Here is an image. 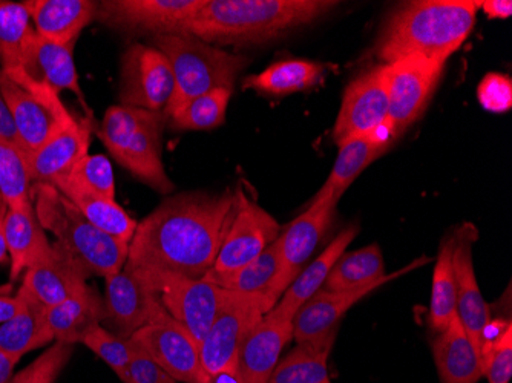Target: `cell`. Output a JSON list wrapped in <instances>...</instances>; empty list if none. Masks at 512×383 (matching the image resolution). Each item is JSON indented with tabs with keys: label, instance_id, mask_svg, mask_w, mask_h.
<instances>
[{
	"label": "cell",
	"instance_id": "f35d334b",
	"mask_svg": "<svg viewBox=\"0 0 512 383\" xmlns=\"http://www.w3.org/2000/svg\"><path fill=\"white\" fill-rule=\"evenodd\" d=\"M30 175L25 157L13 146L0 140V194L8 207L33 204Z\"/></svg>",
	"mask_w": 512,
	"mask_h": 383
},
{
	"label": "cell",
	"instance_id": "9a60e30c",
	"mask_svg": "<svg viewBox=\"0 0 512 383\" xmlns=\"http://www.w3.org/2000/svg\"><path fill=\"white\" fill-rule=\"evenodd\" d=\"M428 262V258L417 259L411 262L410 266L391 273L388 278L375 284L367 285L362 289L352 290V292H327L319 290L306 304L299 308L295 318H293V338L296 344H324V342H335L336 328L339 321L344 318L356 302L361 301L365 296L375 292L376 289L394 281L399 276L407 275L411 270L419 269Z\"/></svg>",
	"mask_w": 512,
	"mask_h": 383
},
{
	"label": "cell",
	"instance_id": "bcb514c9",
	"mask_svg": "<svg viewBox=\"0 0 512 383\" xmlns=\"http://www.w3.org/2000/svg\"><path fill=\"white\" fill-rule=\"evenodd\" d=\"M0 140L5 141L7 145L16 148L23 155L22 145H20L19 134H17L16 125H14L13 115L5 103L4 97L0 94Z\"/></svg>",
	"mask_w": 512,
	"mask_h": 383
},
{
	"label": "cell",
	"instance_id": "ac0fdd59",
	"mask_svg": "<svg viewBox=\"0 0 512 383\" xmlns=\"http://www.w3.org/2000/svg\"><path fill=\"white\" fill-rule=\"evenodd\" d=\"M336 206L338 201L333 197L332 190L322 186L309 209L295 218L279 235V252L283 262L281 285L284 292L302 272L307 259L312 256L322 236L329 230Z\"/></svg>",
	"mask_w": 512,
	"mask_h": 383
},
{
	"label": "cell",
	"instance_id": "8d00e7d4",
	"mask_svg": "<svg viewBox=\"0 0 512 383\" xmlns=\"http://www.w3.org/2000/svg\"><path fill=\"white\" fill-rule=\"evenodd\" d=\"M333 342L298 344L279 361L267 383H322L329 379L327 361Z\"/></svg>",
	"mask_w": 512,
	"mask_h": 383
},
{
	"label": "cell",
	"instance_id": "f1b7e54d",
	"mask_svg": "<svg viewBox=\"0 0 512 383\" xmlns=\"http://www.w3.org/2000/svg\"><path fill=\"white\" fill-rule=\"evenodd\" d=\"M394 134L388 122L370 134L348 138L339 145V154L329 180L324 186L332 190L336 201L341 200L345 190L362 174L368 164L373 163L393 141Z\"/></svg>",
	"mask_w": 512,
	"mask_h": 383
},
{
	"label": "cell",
	"instance_id": "5bb4252c",
	"mask_svg": "<svg viewBox=\"0 0 512 383\" xmlns=\"http://www.w3.org/2000/svg\"><path fill=\"white\" fill-rule=\"evenodd\" d=\"M388 108L387 65H379L365 71L345 88L333 129L336 145L381 128L387 123Z\"/></svg>",
	"mask_w": 512,
	"mask_h": 383
},
{
	"label": "cell",
	"instance_id": "44dd1931",
	"mask_svg": "<svg viewBox=\"0 0 512 383\" xmlns=\"http://www.w3.org/2000/svg\"><path fill=\"white\" fill-rule=\"evenodd\" d=\"M92 120L77 118L46 141L27 160L31 184H51L68 174L71 167L88 155L91 145Z\"/></svg>",
	"mask_w": 512,
	"mask_h": 383
},
{
	"label": "cell",
	"instance_id": "cb8c5ba5",
	"mask_svg": "<svg viewBox=\"0 0 512 383\" xmlns=\"http://www.w3.org/2000/svg\"><path fill=\"white\" fill-rule=\"evenodd\" d=\"M23 5L40 37L74 46L80 33L97 19L99 8L94 0H27Z\"/></svg>",
	"mask_w": 512,
	"mask_h": 383
},
{
	"label": "cell",
	"instance_id": "681fc988",
	"mask_svg": "<svg viewBox=\"0 0 512 383\" xmlns=\"http://www.w3.org/2000/svg\"><path fill=\"white\" fill-rule=\"evenodd\" d=\"M8 204L0 194V264L7 261V238H5V217H7Z\"/></svg>",
	"mask_w": 512,
	"mask_h": 383
},
{
	"label": "cell",
	"instance_id": "60d3db41",
	"mask_svg": "<svg viewBox=\"0 0 512 383\" xmlns=\"http://www.w3.org/2000/svg\"><path fill=\"white\" fill-rule=\"evenodd\" d=\"M57 180L66 181L97 197L115 200L114 171L111 161L105 155H86L71 167L68 174Z\"/></svg>",
	"mask_w": 512,
	"mask_h": 383
},
{
	"label": "cell",
	"instance_id": "603a6c76",
	"mask_svg": "<svg viewBox=\"0 0 512 383\" xmlns=\"http://www.w3.org/2000/svg\"><path fill=\"white\" fill-rule=\"evenodd\" d=\"M293 339L292 322L264 315L247 334L238 356V373L243 383H267L283 348Z\"/></svg>",
	"mask_w": 512,
	"mask_h": 383
},
{
	"label": "cell",
	"instance_id": "d6986e66",
	"mask_svg": "<svg viewBox=\"0 0 512 383\" xmlns=\"http://www.w3.org/2000/svg\"><path fill=\"white\" fill-rule=\"evenodd\" d=\"M454 273H456V316L477 350L482 351L483 334L491 322L490 305L486 304L477 284L473 266L476 230L468 226L456 232ZM482 354V353H480Z\"/></svg>",
	"mask_w": 512,
	"mask_h": 383
},
{
	"label": "cell",
	"instance_id": "836d02e7",
	"mask_svg": "<svg viewBox=\"0 0 512 383\" xmlns=\"http://www.w3.org/2000/svg\"><path fill=\"white\" fill-rule=\"evenodd\" d=\"M53 186L59 189L83 213V217L92 226H96L97 229L108 233L120 243L129 246L138 223H135L126 210L115 203V200L89 194L86 190L79 189L63 180L54 181Z\"/></svg>",
	"mask_w": 512,
	"mask_h": 383
},
{
	"label": "cell",
	"instance_id": "f6af8a7d",
	"mask_svg": "<svg viewBox=\"0 0 512 383\" xmlns=\"http://www.w3.org/2000/svg\"><path fill=\"white\" fill-rule=\"evenodd\" d=\"M128 383H177V380L172 379L137 345L129 364Z\"/></svg>",
	"mask_w": 512,
	"mask_h": 383
},
{
	"label": "cell",
	"instance_id": "4fadbf2b",
	"mask_svg": "<svg viewBox=\"0 0 512 383\" xmlns=\"http://www.w3.org/2000/svg\"><path fill=\"white\" fill-rule=\"evenodd\" d=\"M281 235V226L267 210L249 200L238 190V204L234 218L224 236L214 267L207 276L234 272L255 259Z\"/></svg>",
	"mask_w": 512,
	"mask_h": 383
},
{
	"label": "cell",
	"instance_id": "7dc6e473",
	"mask_svg": "<svg viewBox=\"0 0 512 383\" xmlns=\"http://www.w3.org/2000/svg\"><path fill=\"white\" fill-rule=\"evenodd\" d=\"M477 8H482L490 19H509L512 16L511 0H480Z\"/></svg>",
	"mask_w": 512,
	"mask_h": 383
},
{
	"label": "cell",
	"instance_id": "d4e9b609",
	"mask_svg": "<svg viewBox=\"0 0 512 383\" xmlns=\"http://www.w3.org/2000/svg\"><path fill=\"white\" fill-rule=\"evenodd\" d=\"M281 270H283V262L279 252V241L276 239L275 243L270 244L255 259L247 262L246 266L234 272L207 276L203 279L227 292L244 293V295L261 298L266 302L269 310H272L284 295Z\"/></svg>",
	"mask_w": 512,
	"mask_h": 383
},
{
	"label": "cell",
	"instance_id": "4dcf8cb0",
	"mask_svg": "<svg viewBox=\"0 0 512 383\" xmlns=\"http://www.w3.org/2000/svg\"><path fill=\"white\" fill-rule=\"evenodd\" d=\"M106 318L105 299L100 298L89 285L83 292L69 296L60 304L46 307V321L54 341L63 344H80L83 334Z\"/></svg>",
	"mask_w": 512,
	"mask_h": 383
},
{
	"label": "cell",
	"instance_id": "4316f807",
	"mask_svg": "<svg viewBox=\"0 0 512 383\" xmlns=\"http://www.w3.org/2000/svg\"><path fill=\"white\" fill-rule=\"evenodd\" d=\"M5 238L10 255V279L17 281L37 262L50 255L53 244L40 226L33 204L8 207L5 217Z\"/></svg>",
	"mask_w": 512,
	"mask_h": 383
},
{
	"label": "cell",
	"instance_id": "7bdbcfd3",
	"mask_svg": "<svg viewBox=\"0 0 512 383\" xmlns=\"http://www.w3.org/2000/svg\"><path fill=\"white\" fill-rule=\"evenodd\" d=\"M483 376L488 383H509L512 376V325L483 350Z\"/></svg>",
	"mask_w": 512,
	"mask_h": 383
},
{
	"label": "cell",
	"instance_id": "e575fe53",
	"mask_svg": "<svg viewBox=\"0 0 512 383\" xmlns=\"http://www.w3.org/2000/svg\"><path fill=\"white\" fill-rule=\"evenodd\" d=\"M388 278L384 258L378 244L362 247L356 252H345L325 279L322 290L352 292Z\"/></svg>",
	"mask_w": 512,
	"mask_h": 383
},
{
	"label": "cell",
	"instance_id": "7a4b0ae2",
	"mask_svg": "<svg viewBox=\"0 0 512 383\" xmlns=\"http://www.w3.org/2000/svg\"><path fill=\"white\" fill-rule=\"evenodd\" d=\"M336 5L330 0H204L184 34L214 46L272 42Z\"/></svg>",
	"mask_w": 512,
	"mask_h": 383
},
{
	"label": "cell",
	"instance_id": "7c38bea8",
	"mask_svg": "<svg viewBox=\"0 0 512 383\" xmlns=\"http://www.w3.org/2000/svg\"><path fill=\"white\" fill-rule=\"evenodd\" d=\"M175 92L174 73L154 45L134 43L123 54L120 103L165 114Z\"/></svg>",
	"mask_w": 512,
	"mask_h": 383
},
{
	"label": "cell",
	"instance_id": "83f0119b",
	"mask_svg": "<svg viewBox=\"0 0 512 383\" xmlns=\"http://www.w3.org/2000/svg\"><path fill=\"white\" fill-rule=\"evenodd\" d=\"M433 356L440 383H477L483 376L482 354L457 316L444 331L437 333Z\"/></svg>",
	"mask_w": 512,
	"mask_h": 383
},
{
	"label": "cell",
	"instance_id": "8fae6325",
	"mask_svg": "<svg viewBox=\"0 0 512 383\" xmlns=\"http://www.w3.org/2000/svg\"><path fill=\"white\" fill-rule=\"evenodd\" d=\"M204 0H103L97 19L125 33L184 34Z\"/></svg>",
	"mask_w": 512,
	"mask_h": 383
},
{
	"label": "cell",
	"instance_id": "5b68a950",
	"mask_svg": "<svg viewBox=\"0 0 512 383\" xmlns=\"http://www.w3.org/2000/svg\"><path fill=\"white\" fill-rule=\"evenodd\" d=\"M165 122V114L160 112L114 105L105 112L97 129V137L111 157L160 194H169L174 189L161 158Z\"/></svg>",
	"mask_w": 512,
	"mask_h": 383
},
{
	"label": "cell",
	"instance_id": "8992f818",
	"mask_svg": "<svg viewBox=\"0 0 512 383\" xmlns=\"http://www.w3.org/2000/svg\"><path fill=\"white\" fill-rule=\"evenodd\" d=\"M155 48L168 57L174 73L175 92L165 111L169 118L206 92L232 89L249 59L227 53L191 34H168L152 39Z\"/></svg>",
	"mask_w": 512,
	"mask_h": 383
},
{
	"label": "cell",
	"instance_id": "6da1fadb",
	"mask_svg": "<svg viewBox=\"0 0 512 383\" xmlns=\"http://www.w3.org/2000/svg\"><path fill=\"white\" fill-rule=\"evenodd\" d=\"M237 204L238 190L168 198L137 224L126 266L203 279L214 267Z\"/></svg>",
	"mask_w": 512,
	"mask_h": 383
},
{
	"label": "cell",
	"instance_id": "3957f363",
	"mask_svg": "<svg viewBox=\"0 0 512 383\" xmlns=\"http://www.w3.org/2000/svg\"><path fill=\"white\" fill-rule=\"evenodd\" d=\"M473 0H416L396 8L376 42L382 65L407 56H424L445 63L476 25Z\"/></svg>",
	"mask_w": 512,
	"mask_h": 383
},
{
	"label": "cell",
	"instance_id": "30bf717a",
	"mask_svg": "<svg viewBox=\"0 0 512 383\" xmlns=\"http://www.w3.org/2000/svg\"><path fill=\"white\" fill-rule=\"evenodd\" d=\"M445 63L424 56H407L388 63V125L394 137L421 118L439 85Z\"/></svg>",
	"mask_w": 512,
	"mask_h": 383
},
{
	"label": "cell",
	"instance_id": "c3c4849f",
	"mask_svg": "<svg viewBox=\"0 0 512 383\" xmlns=\"http://www.w3.org/2000/svg\"><path fill=\"white\" fill-rule=\"evenodd\" d=\"M22 305V293L17 290L16 295L0 293V325L13 319L19 313Z\"/></svg>",
	"mask_w": 512,
	"mask_h": 383
},
{
	"label": "cell",
	"instance_id": "9c48e42d",
	"mask_svg": "<svg viewBox=\"0 0 512 383\" xmlns=\"http://www.w3.org/2000/svg\"><path fill=\"white\" fill-rule=\"evenodd\" d=\"M269 311L261 298L226 290L217 316L200 345L201 365L207 377L238 367V356L247 334Z\"/></svg>",
	"mask_w": 512,
	"mask_h": 383
},
{
	"label": "cell",
	"instance_id": "ba28073f",
	"mask_svg": "<svg viewBox=\"0 0 512 383\" xmlns=\"http://www.w3.org/2000/svg\"><path fill=\"white\" fill-rule=\"evenodd\" d=\"M135 270L151 285L166 313L201 345L217 316L226 290L204 279L188 278L177 273Z\"/></svg>",
	"mask_w": 512,
	"mask_h": 383
},
{
	"label": "cell",
	"instance_id": "d6a6232c",
	"mask_svg": "<svg viewBox=\"0 0 512 383\" xmlns=\"http://www.w3.org/2000/svg\"><path fill=\"white\" fill-rule=\"evenodd\" d=\"M324 77L325 66L322 63L306 59L281 60L264 69L263 73L246 77L243 88L284 97L315 88Z\"/></svg>",
	"mask_w": 512,
	"mask_h": 383
},
{
	"label": "cell",
	"instance_id": "52a82bcc",
	"mask_svg": "<svg viewBox=\"0 0 512 383\" xmlns=\"http://www.w3.org/2000/svg\"><path fill=\"white\" fill-rule=\"evenodd\" d=\"M0 94L13 115L25 161L74 120L59 92L46 83H16L0 71Z\"/></svg>",
	"mask_w": 512,
	"mask_h": 383
},
{
	"label": "cell",
	"instance_id": "e0dca14e",
	"mask_svg": "<svg viewBox=\"0 0 512 383\" xmlns=\"http://www.w3.org/2000/svg\"><path fill=\"white\" fill-rule=\"evenodd\" d=\"M105 281L106 313L122 338H132L146 325L171 318L161 307L151 285L132 267H123Z\"/></svg>",
	"mask_w": 512,
	"mask_h": 383
},
{
	"label": "cell",
	"instance_id": "1f68e13d",
	"mask_svg": "<svg viewBox=\"0 0 512 383\" xmlns=\"http://www.w3.org/2000/svg\"><path fill=\"white\" fill-rule=\"evenodd\" d=\"M36 30L25 5L0 0V71L14 82L31 79L23 71L25 53Z\"/></svg>",
	"mask_w": 512,
	"mask_h": 383
},
{
	"label": "cell",
	"instance_id": "ee69618b",
	"mask_svg": "<svg viewBox=\"0 0 512 383\" xmlns=\"http://www.w3.org/2000/svg\"><path fill=\"white\" fill-rule=\"evenodd\" d=\"M477 99L486 111H509L512 105V83L508 76L503 74H488L477 88Z\"/></svg>",
	"mask_w": 512,
	"mask_h": 383
},
{
	"label": "cell",
	"instance_id": "2e32d148",
	"mask_svg": "<svg viewBox=\"0 0 512 383\" xmlns=\"http://www.w3.org/2000/svg\"><path fill=\"white\" fill-rule=\"evenodd\" d=\"M131 339L177 382H209L201 365L200 345L174 319L152 322Z\"/></svg>",
	"mask_w": 512,
	"mask_h": 383
},
{
	"label": "cell",
	"instance_id": "ffe728a7",
	"mask_svg": "<svg viewBox=\"0 0 512 383\" xmlns=\"http://www.w3.org/2000/svg\"><path fill=\"white\" fill-rule=\"evenodd\" d=\"M88 269L59 243L50 255L23 273V287L45 307H53L88 287Z\"/></svg>",
	"mask_w": 512,
	"mask_h": 383
},
{
	"label": "cell",
	"instance_id": "f5cc1de1",
	"mask_svg": "<svg viewBox=\"0 0 512 383\" xmlns=\"http://www.w3.org/2000/svg\"><path fill=\"white\" fill-rule=\"evenodd\" d=\"M322 383H332V382H330V379H325L324 382H322Z\"/></svg>",
	"mask_w": 512,
	"mask_h": 383
},
{
	"label": "cell",
	"instance_id": "f546056e",
	"mask_svg": "<svg viewBox=\"0 0 512 383\" xmlns=\"http://www.w3.org/2000/svg\"><path fill=\"white\" fill-rule=\"evenodd\" d=\"M19 290L22 293L19 313L0 325V351L20 361L30 351L53 342L54 336L46 321L45 305L37 301L23 285Z\"/></svg>",
	"mask_w": 512,
	"mask_h": 383
},
{
	"label": "cell",
	"instance_id": "f907efd6",
	"mask_svg": "<svg viewBox=\"0 0 512 383\" xmlns=\"http://www.w3.org/2000/svg\"><path fill=\"white\" fill-rule=\"evenodd\" d=\"M17 362H19V359H16V357L8 356L4 351H0V383H11Z\"/></svg>",
	"mask_w": 512,
	"mask_h": 383
},
{
	"label": "cell",
	"instance_id": "b9f144b4",
	"mask_svg": "<svg viewBox=\"0 0 512 383\" xmlns=\"http://www.w3.org/2000/svg\"><path fill=\"white\" fill-rule=\"evenodd\" d=\"M74 345L56 342L33 364L13 377L11 383H54L73 356Z\"/></svg>",
	"mask_w": 512,
	"mask_h": 383
},
{
	"label": "cell",
	"instance_id": "7402d4cb",
	"mask_svg": "<svg viewBox=\"0 0 512 383\" xmlns=\"http://www.w3.org/2000/svg\"><path fill=\"white\" fill-rule=\"evenodd\" d=\"M74 45H59L34 34L25 53L23 71L36 82L46 83L54 91H69L76 95L86 117L92 120V111L86 102L74 62Z\"/></svg>",
	"mask_w": 512,
	"mask_h": 383
},
{
	"label": "cell",
	"instance_id": "816d5d0a",
	"mask_svg": "<svg viewBox=\"0 0 512 383\" xmlns=\"http://www.w3.org/2000/svg\"><path fill=\"white\" fill-rule=\"evenodd\" d=\"M207 383H243V380H241L237 367L214 374V376L209 377V382Z\"/></svg>",
	"mask_w": 512,
	"mask_h": 383
},
{
	"label": "cell",
	"instance_id": "d590c367",
	"mask_svg": "<svg viewBox=\"0 0 512 383\" xmlns=\"http://www.w3.org/2000/svg\"><path fill=\"white\" fill-rule=\"evenodd\" d=\"M456 232L440 244L439 256L434 267L433 290H431V330L440 333L456 318V273H454V249Z\"/></svg>",
	"mask_w": 512,
	"mask_h": 383
},
{
	"label": "cell",
	"instance_id": "ab89813d",
	"mask_svg": "<svg viewBox=\"0 0 512 383\" xmlns=\"http://www.w3.org/2000/svg\"><path fill=\"white\" fill-rule=\"evenodd\" d=\"M80 344L86 345L92 353H96L122 382L128 383L129 364L137 347L131 338L114 336L102 325L97 324L83 334Z\"/></svg>",
	"mask_w": 512,
	"mask_h": 383
},
{
	"label": "cell",
	"instance_id": "74e56055",
	"mask_svg": "<svg viewBox=\"0 0 512 383\" xmlns=\"http://www.w3.org/2000/svg\"><path fill=\"white\" fill-rule=\"evenodd\" d=\"M232 89H214L189 102L172 115L171 126L180 131H209L226 120L227 106L232 99Z\"/></svg>",
	"mask_w": 512,
	"mask_h": 383
},
{
	"label": "cell",
	"instance_id": "484cf974",
	"mask_svg": "<svg viewBox=\"0 0 512 383\" xmlns=\"http://www.w3.org/2000/svg\"><path fill=\"white\" fill-rule=\"evenodd\" d=\"M358 232V226H350L339 232L332 243L327 246V249L307 269H302V272L296 276L295 281L281 296L278 304L269 311V315L273 318L292 322L299 308L322 289V285H324L332 267L335 266V262L344 255L345 250L352 244Z\"/></svg>",
	"mask_w": 512,
	"mask_h": 383
},
{
	"label": "cell",
	"instance_id": "277c9868",
	"mask_svg": "<svg viewBox=\"0 0 512 383\" xmlns=\"http://www.w3.org/2000/svg\"><path fill=\"white\" fill-rule=\"evenodd\" d=\"M31 197L42 229L50 230L57 243L76 256L89 273L108 278L125 267L128 244L92 226L53 184H33Z\"/></svg>",
	"mask_w": 512,
	"mask_h": 383
}]
</instances>
